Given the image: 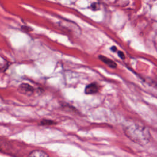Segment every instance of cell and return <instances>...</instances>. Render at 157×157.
<instances>
[{
    "instance_id": "30bf717a",
    "label": "cell",
    "mask_w": 157,
    "mask_h": 157,
    "mask_svg": "<svg viewBox=\"0 0 157 157\" xmlns=\"http://www.w3.org/2000/svg\"><path fill=\"white\" fill-rule=\"evenodd\" d=\"M111 50H112V51H113V52H115V51L117 50V48H116V47L113 46V47H111Z\"/></svg>"
},
{
    "instance_id": "8992f818",
    "label": "cell",
    "mask_w": 157,
    "mask_h": 157,
    "mask_svg": "<svg viewBox=\"0 0 157 157\" xmlns=\"http://www.w3.org/2000/svg\"><path fill=\"white\" fill-rule=\"evenodd\" d=\"M9 63L4 58L0 56V72L5 71L9 67Z\"/></svg>"
},
{
    "instance_id": "7a4b0ae2",
    "label": "cell",
    "mask_w": 157,
    "mask_h": 157,
    "mask_svg": "<svg viewBox=\"0 0 157 157\" xmlns=\"http://www.w3.org/2000/svg\"><path fill=\"white\" fill-rule=\"evenodd\" d=\"M18 91L22 94L31 96L34 92V88L28 83H21L18 88Z\"/></svg>"
},
{
    "instance_id": "52a82bcc",
    "label": "cell",
    "mask_w": 157,
    "mask_h": 157,
    "mask_svg": "<svg viewBox=\"0 0 157 157\" xmlns=\"http://www.w3.org/2000/svg\"><path fill=\"white\" fill-rule=\"evenodd\" d=\"M41 124L42 125H51L52 124H54V121L50 120H43L41 121Z\"/></svg>"
},
{
    "instance_id": "3957f363",
    "label": "cell",
    "mask_w": 157,
    "mask_h": 157,
    "mask_svg": "<svg viewBox=\"0 0 157 157\" xmlns=\"http://www.w3.org/2000/svg\"><path fill=\"white\" fill-rule=\"evenodd\" d=\"M98 91V86L96 83H90L88 85L85 89V92L87 94H92L96 93Z\"/></svg>"
},
{
    "instance_id": "6da1fadb",
    "label": "cell",
    "mask_w": 157,
    "mask_h": 157,
    "mask_svg": "<svg viewBox=\"0 0 157 157\" xmlns=\"http://www.w3.org/2000/svg\"><path fill=\"white\" fill-rule=\"evenodd\" d=\"M125 135L132 142L140 145L147 144L151 138L149 130L144 125L132 123L124 128Z\"/></svg>"
},
{
    "instance_id": "ba28073f",
    "label": "cell",
    "mask_w": 157,
    "mask_h": 157,
    "mask_svg": "<svg viewBox=\"0 0 157 157\" xmlns=\"http://www.w3.org/2000/svg\"><path fill=\"white\" fill-rule=\"evenodd\" d=\"M91 8H92L93 10H98V9H99V4H98V3H93V4H92L91 5Z\"/></svg>"
},
{
    "instance_id": "5b68a950",
    "label": "cell",
    "mask_w": 157,
    "mask_h": 157,
    "mask_svg": "<svg viewBox=\"0 0 157 157\" xmlns=\"http://www.w3.org/2000/svg\"><path fill=\"white\" fill-rule=\"evenodd\" d=\"M28 157H49L48 154L45 151L40 150H35L31 151Z\"/></svg>"
},
{
    "instance_id": "277c9868",
    "label": "cell",
    "mask_w": 157,
    "mask_h": 157,
    "mask_svg": "<svg viewBox=\"0 0 157 157\" xmlns=\"http://www.w3.org/2000/svg\"><path fill=\"white\" fill-rule=\"evenodd\" d=\"M99 58L101 61H102L103 63H104L106 65H107L109 67L111 68H115L117 67V64L115 63V62L104 56L99 55Z\"/></svg>"
},
{
    "instance_id": "9c48e42d",
    "label": "cell",
    "mask_w": 157,
    "mask_h": 157,
    "mask_svg": "<svg viewBox=\"0 0 157 157\" xmlns=\"http://www.w3.org/2000/svg\"><path fill=\"white\" fill-rule=\"evenodd\" d=\"M118 56H120V58H121L122 59H124L125 56H124V54L123 53V52H121V51H118Z\"/></svg>"
}]
</instances>
